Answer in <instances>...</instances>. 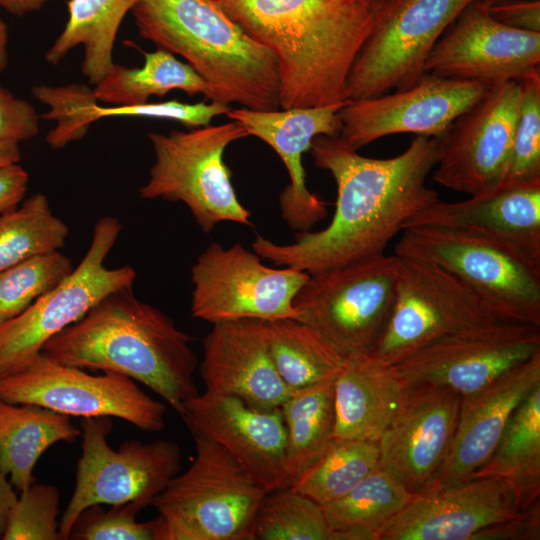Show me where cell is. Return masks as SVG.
Returning a JSON list of instances; mask_svg holds the SVG:
<instances>
[{"instance_id": "1", "label": "cell", "mask_w": 540, "mask_h": 540, "mask_svg": "<svg viewBox=\"0 0 540 540\" xmlns=\"http://www.w3.org/2000/svg\"><path fill=\"white\" fill-rule=\"evenodd\" d=\"M440 140L416 136L397 156H362L337 136L313 139L316 167L335 180L337 200L330 223L297 232L295 242L276 244L257 235L252 250L277 266L315 274L385 253L389 242L418 212L436 202L427 179L440 156Z\"/></svg>"}, {"instance_id": "2", "label": "cell", "mask_w": 540, "mask_h": 540, "mask_svg": "<svg viewBox=\"0 0 540 540\" xmlns=\"http://www.w3.org/2000/svg\"><path fill=\"white\" fill-rule=\"evenodd\" d=\"M274 56L280 108L347 99L352 65L381 16L371 0H218Z\"/></svg>"}, {"instance_id": "3", "label": "cell", "mask_w": 540, "mask_h": 540, "mask_svg": "<svg viewBox=\"0 0 540 540\" xmlns=\"http://www.w3.org/2000/svg\"><path fill=\"white\" fill-rule=\"evenodd\" d=\"M191 341L170 316L140 300L131 284L105 296L41 352L62 365L127 376L180 415L183 404L199 394Z\"/></svg>"}, {"instance_id": "4", "label": "cell", "mask_w": 540, "mask_h": 540, "mask_svg": "<svg viewBox=\"0 0 540 540\" xmlns=\"http://www.w3.org/2000/svg\"><path fill=\"white\" fill-rule=\"evenodd\" d=\"M140 36L181 56L210 86L211 102L280 108L273 54L251 38L218 0H135Z\"/></svg>"}, {"instance_id": "5", "label": "cell", "mask_w": 540, "mask_h": 540, "mask_svg": "<svg viewBox=\"0 0 540 540\" xmlns=\"http://www.w3.org/2000/svg\"><path fill=\"white\" fill-rule=\"evenodd\" d=\"M193 439L194 461L152 504L163 522L162 540H255L265 490L222 446Z\"/></svg>"}, {"instance_id": "6", "label": "cell", "mask_w": 540, "mask_h": 540, "mask_svg": "<svg viewBox=\"0 0 540 540\" xmlns=\"http://www.w3.org/2000/svg\"><path fill=\"white\" fill-rule=\"evenodd\" d=\"M402 232L395 254L450 272L501 320L540 326V260L514 245L466 232L436 227Z\"/></svg>"}, {"instance_id": "7", "label": "cell", "mask_w": 540, "mask_h": 540, "mask_svg": "<svg viewBox=\"0 0 540 540\" xmlns=\"http://www.w3.org/2000/svg\"><path fill=\"white\" fill-rule=\"evenodd\" d=\"M247 136L232 120L188 131L149 133L154 163L139 196L184 203L204 233L226 221L251 225V213L239 201L224 162L226 148Z\"/></svg>"}, {"instance_id": "8", "label": "cell", "mask_w": 540, "mask_h": 540, "mask_svg": "<svg viewBox=\"0 0 540 540\" xmlns=\"http://www.w3.org/2000/svg\"><path fill=\"white\" fill-rule=\"evenodd\" d=\"M112 428L108 416L80 420L82 452L75 487L59 522L62 540L69 539L77 517L89 506L134 503L143 509L180 472L182 451L176 442L128 440L114 450L107 440Z\"/></svg>"}, {"instance_id": "9", "label": "cell", "mask_w": 540, "mask_h": 540, "mask_svg": "<svg viewBox=\"0 0 540 540\" xmlns=\"http://www.w3.org/2000/svg\"><path fill=\"white\" fill-rule=\"evenodd\" d=\"M397 257L393 306L370 349L384 363L394 365L454 332L501 320L472 289L450 272L419 258Z\"/></svg>"}, {"instance_id": "10", "label": "cell", "mask_w": 540, "mask_h": 540, "mask_svg": "<svg viewBox=\"0 0 540 540\" xmlns=\"http://www.w3.org/2000/svg\"><path fill=\"white\" fill-rule=\"evenodd\" d=\"M121 229L118 218L101 217L78 266L23 313L0 324V377L20 370L51 337L80 320L105 296L134 283L133 267L104 264Z\"/></svg>"}, {"instance_id": "11", "label": "cell", "mask_w": 540, "mask_h": 540, "mask_svg": "<svg viewBox=\"0 0 540 540\" xmlns=\"http://www.w3.org/2000/svg\"><path fill=\"white\" fill-rule=\"evenodd\" d=\"M398 263L383 253L310 274L293 301L297 320L347 354L371 349L393 306Z\"/></svg>"}, {"instance_id": "12", "label": "cell", "mask_w": 540, "mask_h": 540, "mask_svg": "<svg viewBox=\"0 0 540 540\" xmlns=\"http://www.w3.org/2000/svg\"><path fill=\"white\" fill-rule=\"evenodd\" d=\"M309 276L293 267H268L240 243L225 248L212 242L191 268V314L212 324L298 319L293 301Z\"/></svg>"}, {"instance_id": "13", "label": "cell", "mask_w": 540, "mask_h": 540, "mask_svg": "<svg viewBox=\"0 0 540 540\" xmlns=\"http://www.w3.org/2000/svg\"><path fill=\"white\" fill-rule=\"evenodd\" d=\"M0 399L34 404L74 417H117L147 432L165 428L166 406L133 379L56 363L42 352L20 370L0 377Z\"/></svg>"}, {"instance_id": "14", "label": "cell", "mask_w": 540, "mask_h": 540, "mask_svg": "<svg viewBox=\"0 0 540 540\" xmlns=\"http://www.w3.org/2000/svg\"><path fill=\"white\" fill-rule=\"evenodd\" d=\"M475 0H398L378 20L347 81V99L404 89L424 74L434 45Z\"/></svg>"}, {"instance_id": "15", "label": "cell", "mask_w": 540, "mask_h": 540, "mask_svg": "<svg viewBox=\"0 0 540 540\" xmlns=\"http://www.w3.org/2000/svg\"><path fill=\"white\" fill-rule=\"evenodd\" d=\"M540 352V326L504 320L454 332L394 364L408 383L473 393Z\"/></svg>"}, {"instance_id": "16", "label": "cell", "mask_w": 540, "mask_h": 540, "mask_svg": "<svg viewBox=\"0 0 540 540\" xmlns=\"http://www.w3.org/2000/svg\"><path fill=\"white\" fill-rule=\"evenodd\" d=\"M491 86L425 72L404 89L349 100L339 112L342 124L339 137L356 151L394 134L412 133L440 140Z\"/></svg>"}, {"instance_id": "17", "label": "cell", "mask_w": 540, "mask_h": 540, "mask_svg": "<svg viewBox=\"0 0 540 540\" xmlns=\"http://www.w3.org/2000/svg\"><path fill=\"white\" fill-rule=\"evenodd\" d=\"M521 90L517 80L492 85L440 139L437 184L468 196L498 189L511 151Z\"/></svg>"}, {"instance_id": "18", "label": "cell", "mask_w": 540, "mask_h": 540, "mask_svg": "<svg viewBox=\"0 0 540 540\" xmlns=\"http://www.w3.org/2000/svg\"><path fill=\"white\" fill-rule=\"evenodd\" d=\"M461 395L426 383L409 384L381 434L379 466L415 494L434 489L456 429Z\"/></svg>"}, {"instance_id": "19", "label": "cell", "mask_w": 540, "mask_h": 540, "mask_svg": "<svg viewBox=\"0 0 540 540\" xmlns=\"http://www.w3.org/2000/svg\"><path fill=\"white\" fill-rule=\"evenodd\" d=\"M540 33L496 21L480 0L469 4L429 53L424 72L496 85L539 69Z\"/></svg>"}, {"instance_id": "20", "label": "cell", "mask_w": 540, "mask_h": 540, "mask_svg": "<svg viewBox=\"0 0 540 540\" xmlns=\"http://www.w3.org/2000/svg\"><path fill=\"white\" fill-rule=\"evenodd\" d=\"M180 416L192 437L226 449L266 493L290 486L280 407L259 410L235 397L205 391L187 400Z\"/></svg>"}, {"instance_id": "21", "label": "cell", "mask_w": 540, "mask_h": 540, "mask_svg": "<svg viewBox=\"0 0 540 540\" xmlns=\"http://www.w3.org/2000/svg\"><path fill=\"white\" fill-rule=\"evenodd\" d=\"M349 100L314 107L275 110L230 108L227 117L247 133L267 143L281 158L290 183L279 196L281 215L298 232L309 231L327 215L325 203L306 186L303 154L320 135L337 136L341 131L339 112Z\"/></svg>"}, {"instance_id": "22", "label": "cell", "mask_w": 540, "mask_h": 540, "mask_svg": "<svg viewBox=\"0 0 540 540\" xmlns=\"http://www.w3.org/2000/svg\"><path fill=\"white\" fill-rule=\"evenodd\" d=\"M521 513L504 481L471 477L415 495L380 540H471L481 529Z\"/></svg>"}, {"instance_id": "23", "label": "cell", "mask_w": 540, "mask_h": 540, "mask_svg": "<svg viewBox=\"0 0 540 540\" xmlns=\"http://www.w3.org/2000/svg\"><path fill=\"white\" fill-rule=\"evenodd\" d=\"M200 375L205 391L259 410L281 407L292 393L276 370L264 321L258 319L214 323L203 340Z\"/></svg>"}, {"instance_id": "24", "label": "cell", "mask_w": 540, "mask_h": 540, "mask_svg": "<svg viewBox=\"0 0 540 540\" xmlns=\"http://www.w3.org/2000/svg\"><path fill=\"white\" fill-rule=\"evenodd\" d=\"M539 385L537 352L481 389L462 396L452 443L434 489L466 480L480 468L513 411Z\"/></svg>"}, {"instance_id": "25", "label": "cell", "mask_w": 540, "mask_h": 540, "mask_svg": "<svg viewBox=\"0 0 540 540\" xmlns=\"http://www.w3.org/2000/svg\"><path fill=\"white\" fill-rule=\"evenodd\" d=\"M466 232L514 245L540 260V182L445 202L438 199L405 225Z\"/></svg>"}, {"instance_id": "26", "label": "cell", "mask_w": 540, "mask_h": 540, "mask_svg": "<svg viewBox=\"0 0 540 540\" xmlns=\"http://www.w3.org/2000/svg\"><path fill=\"white\" fill-rule=\"evenodd\" d=\"M408 383L370 349L347 354L334 382L336 439L378 441L402 402Z\"/></svg>"}, {"instance_id": "27", "label": "cell", "mask_w": 540, "mask_h": 540, "mask_svg": "<svg viewBox=\"0 0 540 540\" xmlns=\"http://www.w3.org/2000/svg\"><path fill=\"white\" fill-rule=\"evenodd\" d=\"M79 436L80 428L68 415L0 399V466L19 491L33 483V470L49 447Z\"/></svg>"}, {"instance_id": "28", "label": "cell", "mask_w": 540, "mask_h": 540, "mask_svg": "<svg viewBox=\"0 0 540 540\" xmlns=\"http://www.w3.org/2000/svg\"><path fill=\"white\" fill-rule=\"evenodd\" d=\"M471 477L504 481L521 511L539 501L540 385L516 407L493 452Z\"/></svg>"}, {"instance_id": "29", "label": "cell", "mask_w": 540, "mask_h": 540, "mask_svg": "<svg viewBox=\"0 0 540 540\" xmlns=\"http://www.w3.org/2000/svg\"><path fill=\"white\" fill-rule=\"evenodd\" d=\"M135 0H69L64 29L45 52V60L59 64L82 46V74L95 85L114 64L112 53L119 27Z\"/></svg>"}, {"instance_id": "30", "label": "cell", "mask_w": 540, "mask_h": 540, "mask_svg": "<svg viewBox=\"0 0 540 540\" xmlns=\"http://www.w3.org/2000/svg\"><path fill=\"white\" fill-rule=\"evenodd\" d=\"M414 496L379 466L343 497L322 506L331 540H380L381 531Z\"/></svg>"}, {"instance_id": "31", "label": "cell", "mask_w": 540, "mask_h": 540, "mask_svg": "<svg viewBox=\"0 0 540 540\" xmlns=\"http://www.w3.org/2000/svg\"><path fill=\"white\" fill-rule=\"evenodd\" d=\"M273 363L292 390L334 379L347 353L320 331L294 318L264 321Z\"/></svg>"}, {"instance_id": "32", "label": "cell", "mask_w": 540, "mask_h": 540, "mask_svg": "<svg viewBox=\"0 0 540 540\" xmlns=\"http://www.w3.org/2000/svg\"><path fill=\"white\" fill-rule=\"evenodd\" d=\"M142 67L130 68L114 63L93 88L98 102L114 105H138L152 96L163 97L172 90L193 96L212 98L208 83L186 62L174 54L157 49L145 52Z\"/></svg>"}, {"instance_id": "33", "label": "cell", "mask_w": 540, "mask_h": 540, "mask_svg": "<svg viewBox=\"0 0 540 540\" xmlns=\"http://www.w3.org/2000/svg\"><path fill=\"white\" fill-rule=\"evenodd\" d=\"M334 379L292 391L280 407L286 427L285 469L290 485L325 452L334 438Z\"/></svg>"}, {"instance_id": "34", "label": "cell", "mask_w": 540, "mask_h": 540, "mask_svg": "<svg viewBox=\"0 0 540 540\" xmlns=\"http://www.w3.org/2000/svg\"><path fill=\"white\" fill-rule=\"evenodd\" d=\"M378 441L333 438L322 456L290 485L321 506L335 501L379 467Z\"/></svg>"}, {"instance_id": "35", "label": "cell", "mask_w": 540, "mask_h": 540, "mask_svg": "<svg viewBox=\"0 0 540 540\" xmlns=\"http://www.w3.org/2000/svg\"><path fill=\"white\" fill-rule=\"evenodd\" d=\"M69 235L42 193L0 215V271L33 256L59 251Z\"/></svg>"}, {"instance_id": "36", "label": "cell", "mask_w": 540, "mask_h": 540, "mask_svg": "<svg viewBox=\"0 0 540 540\" xmlns=\"http://www.w3.org/2000/svg\"><path fill=\"white\" fill-rule=\"evenodd\" d=\"M323 507L286 487L266 493L254 522L255 540H331Z\"/></svg>"}, {"instance_id": "37", "label": "cell", "mask_w": 540, "mask_h": 540, "mask_svg": "<svg viewBox=\"0 0 540 540\" xmlns=\"http://www.w3.org/2000/svg\"><path fill=\"white\" fill-rule=\"evenodd\" d=\"M73 270L59 251L33 256L0 271V324L23 313Z\"/></svg>"}, {"instance_id": "38", "label": "cell", "mask_w": 540, "mask_h": 540, "mask_svg": "<svg viewBox=\"0 0 540 540\" xmlns=\"http://www.w3.org/2000/svg\"><path fill=\"white\" fill-rule=\"evenodd\" d=\"M519 112L500 187L540 182V69L518 80Z\"/></svg>"}, {"instance_id": "39", "label": "cell", "mask_w": 540, "mask_h": 540, "mask_svg": "<svg viewBox=\"0 0 540 540\" xmlns=\"http://www.w3.org/2000/svg\"><path fill=\"white\" fill-rule=\"evenodd\" d=\"M142 508L134 503L112 505L104 510L99 504L89 506L77 517L69 539L74 540H162L160 516L138 522Z\"/></svg>"}, {"instance_id": "40", "label": "cell", "mask_w": 540, "mask_h": 540, "mask_svg": "<svg viewBox=\"0 0 540 540\" xmlns=\"http://www.w3.org/2000/svg\"><path fill=\"white\" fill-rule=\"evenodd\" d=\"M60 493L50 484H30L11 508L3 540H62L57 516Z\"/></svg>"}, {"instance_id": "41", "label": "cell", "mask_w": 540, "mask_h": 540, "mask_svg": "<svg viewBox=\"0 0 540 540\" xmlns=\"http://www.w3.org/2000/svg\"><path fill=\"white\" fill-rule=\"evenodd\" d=\"M231 107L218 102L203 100L195 104L171 100L138 105H98L94 93L89 94L81 105V121L88 129L95 121L105 117L129 116L169 119L182 123L187 128H197L211 124L213 118L223 115Z\"/></svg>"}, {"instance_id": "42", "label": "cell", "mask_w": 540, "mask_h": 540, "mask_svg": "<svg viewBox=\"0 0 540 540\" xmlns=\"http://www.w3.org/2000/svg\"><path fill=\"white\" fill-rule=\"evenodd\" d=\"M35 108L27 101L14 97L0 83V141H27L39 133Z\"/></svg>"}, {"instance_id": "43", "label": "cell", "mask_w": 540, "mask_h": 540, "mask_svg": "<svg viewBox=\"0 0 540 540\" xmlns=\"http://www.w3.org/2000/svg\"><path fill=\"white\" fill-rule=\"evenodd\" d=\"M540 504L531 505L522 513L506 521L495 523L476 532L471 540H539Z\"/></svg>"}, {"instance_id": "44", "label": "cell", "mask_w": 540, "mask_h": 540, "mask_svg": "<svg viewBox=\"0 0 540 540\" xmlns=\"http://www.w3.org/2000/svg\"><path fill=\"white\" fill-rule=\"evenodd\" d=\"M498 22L518 30L540 33V1L509 0L487 7Z\"/></svg>"}, {"instance_id": "45", "label": "cell", "mask_w": 540, "mask_h": 540, "mask_svg": "<svg viewBox=\"0 0 540 540\" xmlns=\"http://www.w3.org/2000/svg\"><path fill=\"white\" fill-rule=\"evenodd\" d=\"M29 175L19 163L0 167V215L17 208L28 187Z\"/></svg>"}, {"instance_id": "46", "label": "cell", "mask_w": 540, "mask_h": 540, "mask_svg": "<svg viewBox=\"0 0 540 540\" xmlns=\"http://www.w3.org/2000/svg\"><path fill=\"white\" fill-rule=\"evenodd\" d=\"M14 489L0 466V539L4 534L9 512L18 499Z\"/></svg>"}, {"instance_id": "47", "label": "cell", "mask_w": 540, "mask_h": 540, "mask_svg": "<svg viewBox=\"0 0 540 540\" xmlns=\"http://www.w3.org/2000/svg\"><path fill=\"white\" fill-rule=\"evenodd\" d=\"M53 0H0V7L15 16H24L40 11Z\"/></svg>"}, {"instance_id": "48", "label": "cell", "mask_w": 540, "mask_h": 540, "mask_svg": "<svg viewBox=\"0 0 540 540\" xmlns=\"http://www.w3.org/2000/svg\"><path fill=\"white\" fill-rule=\"evenodd\" d=\"M21 152L19 143L15 141H0V167L19 163Z\"/></svg>"}, {"instance_id": "49", "label": "cell", "mask_w": 540, "mask_h": 540, "mask_svg": "<svg viewBox=\"0 0 540 540\" xmlns=\"http://www.w3.org/2000/svg\"><path fill=\"white\" fill-rule=\"evenodd\" d=\"M7 44L8 28L6 23L0 17V73L5 70L8 64Z\"/></svg>"}, {"instance_id": "50", "label": "cell", "mask_w": 540, "mask_h": 540, "mask_svg": "<svg viewBox=\"0 0 540 540\" xmlns=\"http://www.w3.org/2000/svg\"><path fill=\"white\" fill-rule=\"evenodd\" d=\"M380 10V18L394 5L398 0H371Z\"/></svg>"}, {"instance_id": "51", "label": "cell", "mask_w": 540, "mask_h": 540, "mask_svg": "<svg viewBox=\"0 0 540 540\" xmlns=\"http://www.w3.org/2000/svg\"><path fill=\"white\" fill-rule=\"evenodd\" d=\"M480 1L482 2L484 6L488 7V6H491L500 2H504V1H509V0H480Z\"/></svg>"}]
</instances>
